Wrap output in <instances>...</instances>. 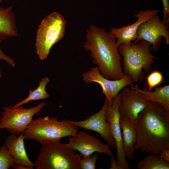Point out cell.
<instances>
[{
  "label": "cell",
  "instance_id": "6da1fadb",
  "mask_svg": "<svg viewBox=\"0 0 169 169\" xmlns=\"http://www.w3.org/2000/svg\"><path fill=\"white\" fill-rule=\"evenodd\" d=\"M134 123L137 133L135 151L159 154L169 149V110L148 101Z\"/></svg>",
  "mask_w": 169,
  "mask_h": 169
},
{
  "label": "cell",
  "instance_id": "7a4b0ae2",
  "mask_svg": "<svg viewBox=\"0 0 169 169\" xmlns=\"http://www.w3.org/2000/svg\"><path fill=\"white\" fill-rule=\"evenodd\" d=\"M84 48L90 51L93 63L104 77L117 80L125 76L116 38L105 29L91 25L86 31Z\"/></svg>",
  "mask_w": 169,
  "mask_h": 169
},
{
  "label": "cell",
  "instance_id": "3957f363",
  "mask_svg": "<svg viewBox=\"0 0 169 169\" xmlns=\"http://www.w3.org/2000/svg\"><path fill=\"white\" fill-rule=\"evenodd\" d=\"M39 143L42 146L34 163L37 169H81V156L61 139Z\"/></svg>",
  "mask_w": 169,
  "mask_h": 169
},
{
  "label": "cell",
  "instance_id": "277c9868",
  "mask_svg": "<svg viewBox=\"0 0 169 169\" xmlns=\"http://www.w3.org/2000/svg\"><path fill=\"white\" fill-rule=\"evenodd\" d=\"M151 46L141 40L130 45L122 44L118 47L119 53L123 57L124 73L130 76L133 83L143 81L145 71H150L152 64L157 59L151 53Z\"/></svg>",
  "mask_w": 169,
  "mask_h": 169
},
{
  "label": "cell",
  "instance_id": "5b68a950",
  "mask_svg": "<svg viewBox=\"0 0 169 169\" xmlns=\"http://www.w3.org/2000/svg\"><path fill=\"white\" fill-rule=\"evenodd\" d=\"M78 132L77 127L64 119L59 121L57 117L46 116L33 119L23 133L25 139L39 143L45 140L61 139Z\"/></svg>",
  "mask_w": 169,
  "mask_h": 169
},
{
  "label": "cell",
  "instance_id": "8992f818",
  "mask_svg": "<svg viewBox=\"0 0 169 169\" xmlns=\"http://www.w3.org/2000/svg\"><path fill=\"white\" fill-rule=\"evenodd\" d=\"M67 22L63 16L53 12L41 21L35 40L36 51L41 60L46 59L53 46L64 36Z\"/></svg>",
  "mask_w": 169,
  "mask_h": 169
},
{
  "label": "cell",
  "instance_id": "52a82bcc",
  "mask_svg": "<svg viewBox=\"0 0 169 169\" xmlns=\"http://www.w3.org/2000/svg\"><path fill=\"white\" fill-rule=\"evenodd\" d=\"M45 105L44 102H40L36 106L29 108H24L22 106L17 108L11 105L4 107L0 119V129H6L10 134L16 136L23 133L34 115L39 114Z\"/></svg>",
  "mask_w": 169,
  "mask_h": 169
},
{
  "label": "cell",
  "instance_id": "ba28073f",
  "mask_svg": "<svg viewBox=\"0 0 169 169\" xmlns=\"http://www.w3.org/2000/svg\"><path fill=\"white\" fill-rule=\"evenodd\" d=\"M162 37L168 45L169 44L168 27L161 20L157 13L139 26L136 39L133 42L145 41L151 45V50L155 51L159 49Z\"/></svg>",
  "mask_w": 169,
  "mask_h": 169
},
{
  "label": "cell",
  "instance_id": "9c48e42d",
  "mask_svg": "<svg viewBox=\"0 0 169 169\" xmlns=\"http://www.w3.org/2000/svg\"><path fill=\"white\" fill-rule=\"evenodd\" d=\"M82 77L84 81L87 84L94 82L99 84L102 88V93L110 104L125 87L128 85L131 87L134 86L132 79L129 75L125 74L123 78L117 80L107 79L101 74L97 67H93L84 72Z\"/></svg>",
  "mask_w": 169,
  "mask_h": 169
},
{
  "label": "cell",
  "instance_id": "30bf717a",
  "mask_svg": "<svg viewBox=\"0 0 169 169\" xmlns=\"http://www.w3.org/2000/svg\"><path fill=\"white\" fill-rule=\"evenodd\" d=\"M120 96V92L113 98L111 104L107 101L105 117L116 143L117 163L122 169H130V167L126 161L123 149L122 133L120 124V116L118 112Z\"/></svg>",
  "mask_w": 169,
  "mask_h": 169
},
{
  "label": "cell",
  "instance_id": "8fae6325",
  "mask_svg": "<svg viewBox=\"0 0 169 169\" xmlns=\"http://www.w3.org/2000/svg\"><path fill=\"white\" fill-rule=\"evenodd\" d=\"M66 145L74 151H77L83 157L91 156L97 152L111 156L113 154L108 144H104L100 140L84 131L78 132L76 135L68 139Z\"/></svg>",
  "mask_w": 169,
  "mask_h": 169
},
{
  "label": "cell",
  "instance_id": "7c38bea8",
  "mask_svg": "<svg viewBox=\"0 0 169 169\" xmlns=\"http://www.w3.org/2000/svg\"><path fill=\"white\" fill-rule=\"evenodd\" d=\"M107 101L105 99L104 103L98 112L89 116L84 120L75 121L64 119L75 126L84 129L94 131L98 133L107 143L110 148H116L115 141L111 134L108 123L105 117Z\"/></svg>",
  "mask_w": 169,
  "mask_h": 169
},
{
  "label": "cell",
  "instance_id": "4fadbf2b",
  "mask_svg": "<svg viewBox=\"0 0 169 169\" xmlns=\"http://www.w3.org/2000/svg\"><path fill=\"white\" fill-rule=\"evenodd\" d=\"M120 93L118 112L120 117H126L134 123L139 114L147 106L148 101L142 94L125 86Z\"/></svg>",
  "mask_w": 169,
  "mask_h": 169
},
{
  "label": "cell",
  "instance_id": "5bb4252c",
  "mask_svg": "<svg viewBox=\"0 0 169 169\" xmlns=\"http://www.w3.org/2000/svg\"><path fill=\"white\" fill-rule=\"evenodd\" d=\"M158 12V10L157 9L140 10L135 15L137 20L134 23L120 28H111L110 33L117 39L116 44L118 47L122 44L131 45L132 41L136 39L139 26Z\"/></svg>",
  "mask_w": 169,
  "mask_h": 169
},
{
  "label": "cell",
  "instance_id": "9a60e30c",
  "mask_svg": "<svg viewBox=\"0 0 169 169\" xmlns=\"http://www.w3.org/2000/svg\"><path fill=\"white\" fill-rule=\"evenodd\" d=\"M17 136L10 134L6 138L4 144L13 156L14 164L25 165L33 169L35 164L28 158L25 149L23 133Z\"/></svg>",
  "mask_w": 169,
  "mask_h": 169
},
{
  "label": "cell",
  "instance_id": "2e32d148",
  "mask_svg": "<svg viewBox=\"0 0 169 169\" xmlns=\"http://www.w3.org/2000/svg\"><path fill=\"white\" fill-rule=\"evenodd\" d=\"M120 124L122 130L123 149L126 157L132 159L135 157L134 149L137 138V131L134 123L126 117H120Z\"/></svg>",
  "mask_w": 169,
  "mask_h": 169
},
{
  "label": "cell",
  "instance_id": "e0dca14e",
  "mask_svg": "<svg viewBox=\"0 0 169 169\" xmlns=\"http://www.w3.org/2000/svg\"><path fill=\"white\" fill-rule=\"evenodd\" d=\"M12 6L4 8L0 6V36L3 40L18 36L15 15Z\"/></svg>",
  "mask_w": 169,
  "mask_h": 169
},
{
  "label": "cell",
  "instance_id": "ac0fdd59",
  "mask_svg": "<svg viewBox=\"0 0 169 169\" xmlns=\"http://www.w3.org/2000/svg\"><path fill=\"white\" fill-rule=\"evenodd\" d=\"M131 89L141 93L146 100L157 103L169 110V85L156 87L153 91H148L146 89H140L134 86L131 87Z\"/></svg>",
  "mask_w": 169,
  "mask_h": 169
},
{
  "label": "cell",
  "instance_id": "d6986e66",
  "mask_svg": "<svg viewBox=\"0 0 169 169\" xmlns=\"http://www.w3.org/2000/svg\"><path fill=\"white\" fill-rule=\"evenodd\" d=\"M49 82V79L48 77H45L42 79L36 89L33 90H30L29 94L27 97L17 102L12 107L17 108L31 101L44 100L48 98L49 95L46 92L45 88Z\"/></svg>",
  "mask_w": 169,
  "mask_h": 169
},
{
  "label": "cell",
  "instance_id": "ffe728a7",
  "mask_svg": "<svg viewBox=\"0 0 169 169\" xmlns=\"http://www.w3.org/2000/svg\"><path fill=\"white\" fill-rule=\"evenodd\" d=\"M136 168L138 169H169V163L162 160L159 154H152L139 161Z\"/></svg>",
  "mask_w": 169,
  "mask_h": 169
},
{
  "label": "cell",
  "instance_id": "44dd1931",
  "mask_svg": "<svg viewBox=\"0 0 169 169\" xmlns=\"http://www.w3.org/2000/svg\"><path fill=\"white\" fill-rule=\"evenodd\" d=\"M14 163L13 156L3 144L0 148V169H8Z\"/></svg>",
  "mask_w": 169,
  "mask_h": 169
},
{
  "label": "cell",
  "instance_id": "7402d4cb",
  "mask_svg": "<svg viewBox=\"0 0 169 169\" xmlns=\"http://www.w3.org/2000/svg\"><path fill=\"white\" fill-rule=\"evenodd\" d=\"M163 80V76L161 73L154 70L151 73L146 77V83L148 91L161 84Z\"/></svg>",
  "mask_w": 169,
  "mask_h": 169
},
{
  "label": "cell",
  "instance_id": "603a6c76",
  "mask_svg": "<svg viewBox=\"0 0 169 169\" xmlns=\"http://www.w3.org/2000/svg\"><path fill=\"white\" fill-rule=\"evenodd\" d=\"M98 157V155L95 154L92 156H85L81 158L80 161L81 169H95Z\"/></svg>",
  "mask_w": 169,
  "mask_h": 169
},
{
  "label": "cell",
  "instance_id": "cb8c5ba5",
  "mask_svg": "<svg viewBox=\"0 0 169 169\" xmlns=\"http://www.w3.org/2000/svg\"><path fill=\"white\" fill-rule=\"evenodd\" d=\"M163 3V23L167 26L169 24V5L168 0H161Z\"/></svg>",
  "mask_w": 169,
  "mask_h": 169
},
{
  "label": "cell",
  "instance_id": "d4e9b609",
  "mask_svg": "<svg viewBox=\"0 0 169 169\" xmlns=\"http://www.w3.org/2000/svg\"><path fill=\"white\" fill-rule=\"evenodd\" d=\"M3 40L2 38L0 36V44ZM3 60L13 67L15 65V62L13 59L10 57L6 55L0 48V60ZM2 77V74L0 71V78Z\"/></svg>",
  "mask_w": 169,
  "mask_h": 169
},
{
  "label": "cell",
  "instance_id": "484cf974",
  "mask_svg": "<svg viewBox=\"0 0 169 169\" xmlns=\"http://www.w3.org/2000/svg\"><path fill=\"white\" fill-rule=\"evenodd\" d=\"M159 155L164 161L169 163V149H166L162 151Z\"/></svg>",
  "mask_w": 169,
  "mask_h": 169
},
{
  "label": "cell",
  "instance_id": "4316f807",
  "mask_svg": "<svg viewBox=\"0 0 169 169\" xmlns=\"http://www.w3.org/2000/svg\"><path fill=\"white\" fill-rule=\"evenodd\" d=\"M110 169H122V168L117 164L116 160L115 159L114 156H111L110 160Z\"/></svg>",
  "mask_w": 169,
  "mask_h": 169
},
{
  "label": "cell",
  "instance_id": "83f0119b",
  "mask_svg": "<svg viewBox=\"0 0 169 169\" xmlns=\"http://www.w3.org/2000/svg\"><path fill=\"white\" fill-rule=\"evenodd\" d=\"M12 167L14 169H30L28 167L20 164H14Z\"/></svg>",
  "mask_w": 169,
  "mask_h": 169
},
{
  "label": "cell",
  "instance_id": "f1b7e54d",
  "mask_svg": "<svg viewBox=\"0 0 169 169\" xmlns=\"http://www.w3.org/2000/svg\"><path fill=\"white\" fill-rule=\"evenodd\" d=\"M3 0H0V3H1Z\"/></svg>",
  "mask_w": 169,
  "mask_h": 169
},
{
  "label": "cell",
  "instance_id": "f546056e",
  "mask_svg": "<svg viewBox=\"0 0 169 169\" xmlns=\"http://www.w3.org/2000/svg\"></svg>",
  "mask_w": 169,
  "mask_h": 169
}]
</instances>
